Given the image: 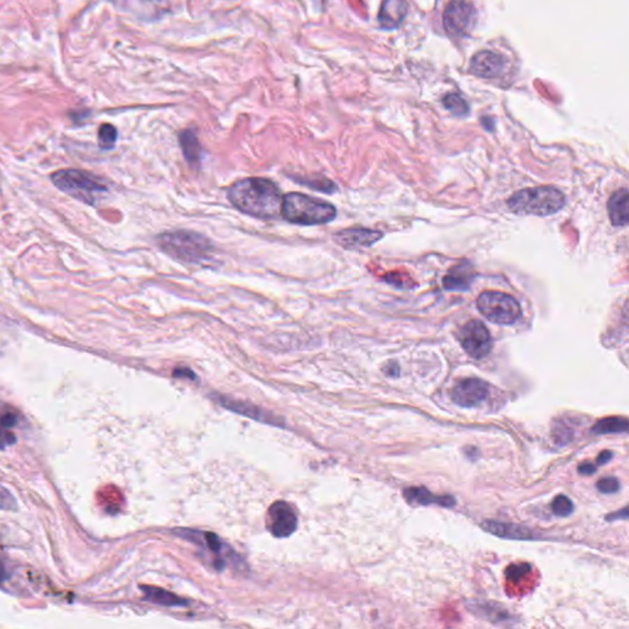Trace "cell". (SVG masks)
Masks as SVG:
<instances>
[{
    "mask_svg": "<svg viewBox=\"0 0 629 629\" xmlns=\"http://www.w3.org/2000/svg\"><path fill=\"white\" fill-rule=\"evenodd\" d=\"M227 198L240 212L259 219H273L282 212L283 197L277 185L261 177L243 179L234 183Z\"/></svg>",
    "mask_w": 629,
    "mask_h": 629,
    "instance_id": "obj_1",
    "label": "cell"
},
{
    "mask_svg": "<svg viewBox=\"0 0 629 629\" xmlns=\"http://www.w3.org/2000/svg\"><path fill=\"white\" fill-rule=\"evenodd\" d=\"M158 243L164 252L183 262L202 264L212 257L211 240L198 232L186 230L165 232L158 238Z\"/></svg>",
    "mask_w": 629,
    "mask_h": 629,
    "instance_id": "obj_2",
    "label": "cell"
},
{
    "mask_svg": "<svg viewBox=\"0 0 629 629\" xmlns=\"http://www.w3.org/2000/svg\"><path fill=\"white\" fill-rule=\"evenodd\" d=\"M282 217L293 224L320 225L337 217L335 206L303 193H288L283 197Z\"/></svg>",
    "mask_w": 629,
    "mask_h": 629,
    "instance_id": "obj_3",
    "label": "cell"
},
{
    "mask_svg": "<svg viewBox=\"0 0 629 629\" xmlns=\"http://www.w3.org/2000/svg\"><path fill=\"white\" fill-rule=\"evenodd\" d=\"M506 204L516 214L545 217L559 212L566 204V197L556 187H532L514 193Z\"/></svg>",
    "mask_w": 629,
    "mask_h": 629,
    "instance_id": "obj_4",
    "label": "cell"
},
{
    "mask_svg": "<svg viewBox=\"0 0 629 629\" xmlns=\"http://www.w3.org/2000/svg\"><path fill=\"white\" fill-rule=\"evenodd\" d=\"M53 185L68 196L93 206L107 193V186L98 176L77 169H63L51 176Z\"/></svg>",
    "mask_w": 629,
    "mask_h": 629,
    "instance_id": "obj_5",
    "label": "cell"
},
{
    "mask_svg": "<svg viewBox=\"0 0 629 629\" xmlns=\"http://www.w3.org/2000/svg\"><path fill=\"white\" fill-rule=\"evenodd\" d=\"M477 308L485 319L498 325H511L521 314L519 303L501 291H485L477 299Z\"/></svg>",
    "mask_w": 629,
    "mask_h": 629,
    "instance_id": "obj_6",
    "label": "cell"
},
{
    "mask_svg": "<svg viewBox=\"0 0 629 629\" xmlns=\"http://www.w3.org/2000/svg\"><path fill=\"white\" fill-rule=\"evenodd\" d=\"M477 20V11L467 0H451L445 8L443 24L450 36H462L473 29Z\"/></svg>",
    "mask_w": 629,
    "mask_h": 629,
    "instance_id": "obj_7",
    "label": "cell"
},
{
    "mask_svg": "<svg viewBox=\"0 0 629 629\" xmlns=\"http://www.w3.org/2000/svg\"><path fill=\"white\" fill-rule=\"evenodd\" d=\"M459 340L466 353L475 359H482L488 356L493 347L490 331L478 320L469 321L462 326L460 330Z\"/></svg>",
    "mask_w": 629,
    "mask_h": 629,
    "instance_id": "obj_8",
    "label": "cell"
},
{
    "mask_svg": "<svg viewBox=\"0 0 629 629\" xmlns=\"http://www.w3.org/2000/svg\"><path fill=\"white\" fill-rule=\"evenodd\" d=\"M490 396V385L487 382L469 377L457 382L451 392V398L457 406L464 408L478 407Z\"/></svg>",
    "mask_w": 629,
    "mask_h": 629,
    "instance_id": "obj_9",
    "label": "cell"
},
{
    "mask_svg": "<svg viewBox=\"0 0 629 629\" xmlns=\"http://www.w3.org/2000/svg\"><path fill=\"white\" fill-rule=\"evenodd\" d=\"M269 531L275 537H288L296 530L298 516L293 508L284 501L273 503L267 517Z\"/></svg>",
    "mask_w": 629,
    "mask_h": 629,
    "instance_id": "obj_10",
    "label": "cell"
},
{
    "mask_svg": "<svg viewBox=\"0 0 629 629\" xmlns=\"http://www.w3.org/2000/svg\"><path fill=\"white\" fill-rule=\"evenodd\" d=\"M382 232L365 227L344 229L333 235L335 243L347 250L369 248L382 238Z\"/></svg>",
    "mask_w": 629,
    "mask_h": 629,
    "instance_id": "obj_11",
    "label": "cell"
},
{
    "mask_svg": "<svg viewBox=\"0 0 629 629\" xmlns=\"http://www.w3.org/2000/svg\"><path fill=\"white\" fill-rule=\"evenodd\" d=\"M504 69V61L498 53L480 51L471 61V73L476 77L492 79L501 75Z\"/></svg>",
    "mask_w": 629,
    "mask_h": 629,
    "instance_id": "obj_12",
    "label": "cell"
},
{
    "mask_svg": "<svg viewBox=\"0 0 629 629\" xmlns=\"http://www.w3.org/2000/svg\"><path fill=\"white\" fill-rule=\"evenodd\" d=\"M219 402L232 412L243 414L245 417L251 418L258 422L272 424V425H282V420L279 418L273 416L272 413L264 411V408L257 407L251 403L241 402V401H235V400L225 397L219 398Z\"/></svg>",
    "mask_w": 629,
    "mask_h": 629,
    "instance_id": "obj_13",
    "label": "cell"
},
{
    "mask_svg": "<svg viewBox=\"0 0 629 629\" xmlns=\"http://www.w3.org/2000/svg\"><path fill=\"white\" fill-rule=\"evenodd\" d=\"M406 0H384L379 13V22L386 30H393L402 24L407 15Z\"/></svg>",
    "mask_w": 629,
    "mask_h": 629,
    "instance_id": "obj_14",
    "label": "cell"
},
{
    "mask_svg": "<svg viewBox=\"0 0 629 629\" xmlns=\"http://www.w3.org/2000/svg\"><path fill=\"white\" fill-rule=\"evenodd\" d=\"M403 497L409 504H418V506H429V504H438V506L451 508L456 504L454 498L445 495L439 497L434 495L424 487H411L403 492Z\"/></svg>",
    "mask_w": 629,
    "mask_h": 629,
    "instance_id": "obj_15",
    "label": "cell"
},
{
    "mask_svg": "<svg viewBox=\"0 0 629 629\" xmlns=\"http://www.w3.org/2000/svg\"><path fill=\"white\" fill-rule=\"evenodd\" d=\"M629 198L627 188L614 192L607 203L609 217L614 227H626L629 222Z\"/></svg>",
    "mask_w": 629,
    "mask_h": 629,
    "instance_id": "obj_16",
    "label": "cell"
},
{
    "mask_svg": "<svg viewBox=\"0 0 629 629\" xmlns=\"http://www.w3.org/2000/svg\"><path fill=\"white\" fill-rule=\"evenodd\" d=\"M482 527L485 531L492 535L509 538V540H532L533 533L526 527L515 525V524H506V522H497V521L487 520L483 522Z\"/></svg>",
    "mask_w": 629,
    "mask_h": 629,
    "instance_id": "obj_17",
    "label": "cell"
},
{
    "mask_svg": "<svg viewBox=\"0 0 629 629\" xmlns=\"http://www.w3.org/2000/svg\"><path fill=\"white\" fill-rule=\"evenodd\" d=\"M180 145L186 160L192 166L199 165L202 156L201 143L192 129H186V130L181 132Z\"/></svg>",
    "mask_w": 629,
    "mask_h": 629,
    "instance_id": "obj_18",
    "label": "cell"
},
{
    "mask_svg": "<svg viewBox=\"0 0 629 629\" xmlns=\"http://www.w3.org/2000/svg\"><path fill=\"white\" fill-rule=\"evenodd\" d=\"M471 272L466 269L464 264H460L457 267L450 269L449 274L444 278V287L448 290H467L471 285Z\"/></svg>",
    "mask_w": 629,
    "mask_h": 629,
    "instance_id": "obj_19",
    "label": "cell"
},
{
    "mask_svg": "<svg viewBox=\"0 0 629 629\" xmlns=\"http://www.w3.org/2000/svg\"><path fill=\"white\" fill-rule=\"evenodd\" d=\"M142 589H143V593H145V598L155 604L162 605V606H182V605L187 604L183 598H179V596H176L175 593H169L164 589L155 588V586H142Z\"/></svg>",
    "mask_w": 629,
    "mask_h": 629,
    "instance_id": "obj_20",
    "label": "cell"
},
{
    "mask_svg": "<svg viewBox=\"0 0 629 629\" xmlns=\"http://www.w3.org/2000/svg\"><path fill=\"white\" fill-rule=\"evenodd\" d=\"M593 434L603 435V434L627 433L628 432V419L623 417H607L596 422L593 425Z\"/></svg>",
    "mask_w": 629,
    "mask_h": 629,
    "instance_id": "obj_21",
    "label": "cell"
},
{
    "mask_svg": "<svg viewBox=\"0 0 629 629\" xmlns=\"http://www.w3.org/2000/svg\"><path fill=\"white\" fill-rule=\"evenodd\" d=\"M119 132L112 124L105 123L98 129V145L105 150L112 149L117 142Z\"/></svg>",
    "mask_w": 629,
    "mask_h": 629,
    "instance_id": "obj_22",
    "label": "cell"
},
{
    "mask_svg": "<svg viewBox=\"0 0 629 629\" xmlns=\"http://www.w3.org/2000/svg\"><path fill=\"white\" fill-rule=\"evenodd\" d=\"M444 106L456 116L469 114V105L459 93H449L444 98Z\"/></svg>",
    "mask_w": 629,
    "mask_h": 629,
    "instance_id": "obj_23",
    "label": "cell"
},
{
    "mask_svg": "<svg viewBox=\"0 0 629 629\" xmlns=\"http://www.w3.org/2000/svg\"><path fill=\"white\" fill-rule=\"evenodd\" d=\"M573 510H574V504L567 495H557L553 499L552 511L554 515L559 516V517H567L572 514Z\"/></svg>",
    "mask_w": 629,
    "mask_h": 629,
    "instance_id": "obj_24",
    "label": "cell"
},
{
    "mask_svg": "<svg viewBox=\"0 0 629 629\" xmlns=\"http://www.w3.org/2000/svg\"><path fill=\"white\" fill-rule=\"evenodd\" d=\"M596 488L603 494H614V493L619 492V482L614 477H605V478H601V480H598Z\"/></svg>",
    "mask_w": 629,
    "mask_h": 629,
    "instance_id": "obj_25",
    "label": "cell"
},
{
    "mask_svg": "<svg viewBox=\"0 0 629 629\" xmlns=\"http://www.w3.org/2000/svg\"><path fill=\"white\" fill-rule=\"evenodd\" d=\"M16 508L15 498L6 487L0 485V510H15Z\"/></svg>",
    "mask_w": 629,
    "mask_h": 629,
    "instance_id": "obj_26",
    "label": "cell"
},
{
    "mask_svg": "<svg viewBox=\"0 0 629 629\" xmlns=\"http://www.w3.org/2000/svg\"><path fill=\"white\" fill-rule=\"evenodd\" d=\"M573 434L574 433H573L572 429L564 427V424H559L558 428L553 430V435H554L556 441H557V444H561V445L572 441Z\"/></svg>",
    "mask_w": 629,
    "mask_h": 629,
    "instance_id": "obj_27",
    "label": "cell"
},
{
    "mask_svg": "<svg viewBox=\"0 0 629 629\" xmlns=\"http://www.w3.org/2000/svg\"><path fill=\"white\" fill-rule=\"evenodd\" d=\"M203 535V541L206 543V547L214 553H220L222 548V543L220 540H219V537L217 535H214V533H202Z\"/></svg>",
    "mask_w": 629,
    "mask_h": 629,
    "instance_id": "obj_28",
    "label": "cell"
},
{
    "mask_svg": "<svg viewBox=\"0 0 629 629\" xmlns=\"http://www.w3.org/2000/svg\"><path fill=\"white\" fill-rule=\"evenodd\" d=\"M16 443V437L11 433L10 429L0 427V449H6Z\"/></svg>",
    "mask_w": 629,
    "mask_h": 629,
    "instance_id": "obj_29",
    "label": "cell"
},
{
    "mask_svg": "<svg viewBox=\"0 0 629 629\" xmlns=\"http://www.w3.org/2000/svg\"><path fill=\"white\" fill-rule=\"evenodd\" d=\"M529 570H530L529 564H516V566L509 568L506 574H508V578L515 580V579L522 578Z\"/></svg>",
    "mask_w": 629,
    "mask_h": 629,
    "instance_id": "obj_30",
    "label": "cell"
},
{
    "mask_svg": "<svg viewBox=\"0 0 629 629\" xmlns=\"http://www.w3.org/2000/svg\"><path fill=\"white\" fill-rule=\"evenodd\" d=\"M16 423H17V416H16L15 413H4L0 417V427L10 429L13 427H15Z\"/></svg>",
    "mask_w": 629,
    "mask_h": 629,
    "instance_id": "obj_31",
    "label": "cell"
},
{
    "mask_svg": "<svg viewBox=\"0 0 629 629\" xmlns=\"http://www.w3.org/2000/svg\"><path fill=\"white\" fill-rule=\"evenodd\" d=\"M579 473L583 476L593 475L596 472V466L590 462H584L578 467Z\"/></svg>",
    "mask_w": 629,
    "mask_h": 629,
    "instance_id": "obj_32",
    "label": "cell"
},
{
    "mask_svg": "<svg viewBox=\"0 0 629 629\" xmlns=\"http://www.w3.org/2000/svg\"><path fill=\"white\" fill-rule=\"evenodd\" d=\"M606 519L609 521L617 520V519L627 520V519H628V510H627V508H624L623 510H619L617 511L616 514H611V515L606 516Z\"/></svg>",
    "mask_w": 629,
    "mask_h": 629,
    "instance_id": "obj_33",
    "label": "cell"
},
{
    "mask_svg": "<svg viewBox=\"0 0 629 629\" xmlns=\"http://www.w3.org/2000/svg\"><path fill=\"white\" fill-rule=\"evenodd\" d=\"M612 457H614L612 451H603V453L598 456V464H606L612 460Z\"/></svg>",
    "mask_w": 629,
    "mask_h": 629,
    "instance_id": "obj_34",
    "label": "cell"
},
{
    "mask_svg": "<svg viewBox=\"0 0 629 629\" xmlns=\"http://www.w3.org/2000/svg\"><path fill=\"white\" fill-rule=\"evenodd\" d=\"M385 372H386L388 377H398L400 369H398L397 364H390V365L385 367Z\"/></svg>",
    "mask_w": 629,
    "mask_h": 629,
    "instance_id": "obj_35",
    "label": "cell"
},
{
    "mask_svg": "<svg viewBox=\"0 0 629 629\" xmlns=\"http://www.w3.org/2000/svg\"><path fill=\"white\" fill-rule=\"evenodd\" d=\"M8 578H9V574L6 572V564L0 559V585L6 582Z\"/></svg>",
    "mask_w": 629,
    "mask_h": 629,
    "instance_id": "obj_36",
    "label": "cell"
},
{
    "mask_svg": "<svg viewBox=\"0 0 629 629\" xmlns=\"http://www.w3.org/2000/svg\"><path fill=\"white\" fill-rule=\"evenodd\" d=\"M174 375H175V377H190V379L195 377V375H193V372L188 370V369H179V370H176Z\"/></svg>",
    "mask_w": 629,
    "mask_h": 629,
    "instance_id": "obj_37",
    "label": "cell"
},
{
    "mask_svg": "<svg viewBox=\"0 0 629 629\" xmlns=\"http://www.w3.org/2000/svg\"><path fill=\"white\" fill-rule=\"evenodd\" d=\"M0 407H1V404H0Z\"/></svg>",
    "mask_w": 629,
    "mask_h": 629,
    "instance_id": "obj_38",
    "label": "cell"
}]
</instances>
